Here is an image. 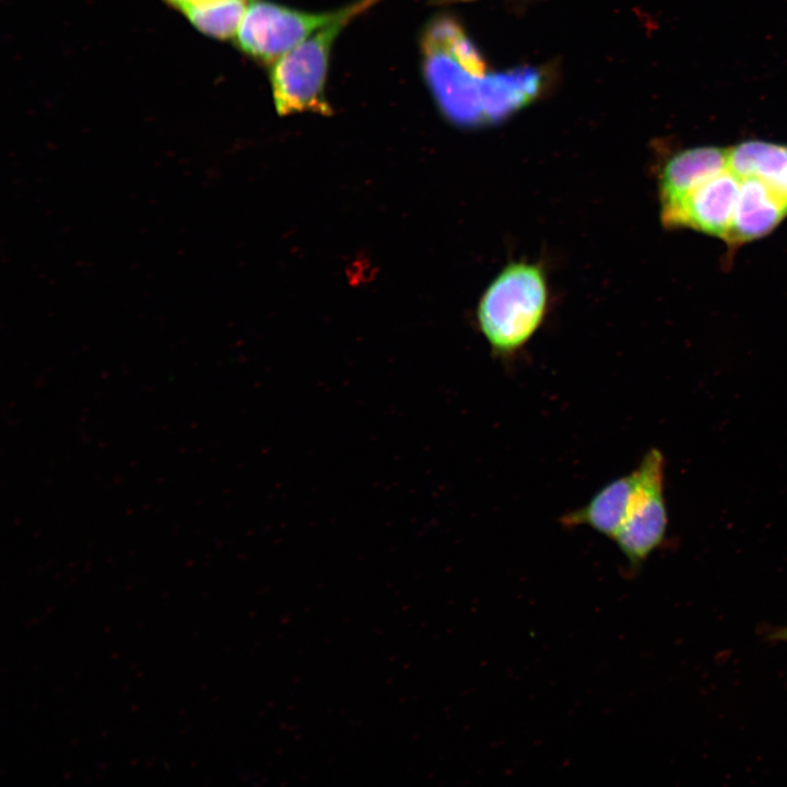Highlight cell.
<instances>
[{
	"instance_id": "11",
	"label": "cell",
	"mask_w": 787,
	"mask_h": 787,
	"mask_svg": "<svg viewBox=\"0 0 787 787\" xmlns=\"http://www.w3.org/2000/svg\"><path fill=\"white\" fill-rule=\"evenodd\" d=\"M729 168L755 177L787 200V144L747 140L729 146Z\"/></svg>"
},
{
	"instance_id": "5",
	"label": "cell",
	"mask_w": 787,
	"mask_h": 787,
	"mask_svg": "<svg viewBox=\"0 0 787 787\" xmlns=\"http://www.w3.org/2000/svg\"><path fill=\"white\" fill-rule=\"evenodd\" d=\"M337 13L338 10L306 12L267 0H250L234 39L244 54L272 64Z\"/></svg>"
},
{
	"instance_id": "3",
	"label": "cell",
	"mask_w": 787,
	"mask_h": 787,
	"mask_svg": "<svg viewBox=\"0 0 787 787\" xmlns=\"http://www.w3.org/2000/svg\"><path fill=\"white\" fill-rule=\"evenodd\" d=\"M378 1L357 0L339 9L332 21L271 64L272 95L280 115L331 113L325 97V82L332 45L351 20Z\"/></svg>"
},
{
	"instance_id": "13",
	"label": "cell",
	"mask_w": 787,
	"mask_h": 787,
	"mask_svg": "<svg viewBox=\"0 0 787 787\" xmlns=\"http://www.w3.org/2000/svg\"><path fill=\"white\" fill-rule=\"evenodd\" d=\"M173 9L180 11L181 13L200 5L211 3L215 0H163Z\"/></svg>"
},
{
	"instance_id": "9",
	"label": "cell",
	"mask_w": 787,
	"mask_h": 787,
	"mask_svg": "<svg viewBox=\"0 0 787 787\" xmlns=\"http://www.w3.org/2000/svg\"><path fill=\"white\" fill-rule=\"evenodd\" d=\"M634 486V471L614 479L585 505L563 515L561 524L566 527L587 526L613 539L625 519Z\"/></svg>"
},
{
	"instance_id": "1",
	"label": "cell",
	"mask_w": 787,
	"mask_h": 787,
	"mask_svg": "<svg viewBox=\"0 0 787 787\" xmlns=\"http://www.w3.org/2000/svg\"><path fill=\"white\" fill-rule=\"evenodd\" d=\"M421 54L424 78L446 118L461 127L483 125L485 63L456 21L432 20L422 33Z\"/></svg>"
},
{
	"instance_id": "2",
	"label": "cell",
	"mask_w": 787,
	"mask_h": 787,
	"mask_svg": "<svg viewBox=\"0 0 787 787\" xmlns=\"http://www.w3.org/2000/svg\"><path fill=\"white\" fill-rule=\"evenodd\" d=\"M549 307V285L538 263H508L483 292L477 324L498 356L514 355L541 327Z\"/></svg>"
},
{
	"instance_id": "4",
	"label": "cell",
	"mask_w": 787,
	"mask_h": 787,
	"mask_svg": "<svg viewBox=\"0 0 787 787\" xmlns=\"http://www.w3.org/2000/svg\"><path fill=\"white\" fill-rule=\"evenodd\" d=\"M625 519L612 539L632 568L639 567L662 542L668 524L663 496L665 459L650 449L636 469Z\"/></svg>"
},
{
	"instance_id": "12",
	"label": "cell",
	"mask_w": 787,
	"mask_h": 787,
	"mask_svg": "<svg viewBox=\"0 0 787 787\" xmlns=\"http://www.w3.org/2000/svg\"><path fill=\"white\" fill-rule=\"evenodd\" d=\"M250 0H215L183 14L203 35L215 39L234 38Z\"/></svg>"
},
{
	"instance_id": "8",
	"label": "cell",
	"mask_w": 787,
	"mask_h": 787,
	"mask_svg": "<svg viewBox=\"0 0 787 787\" xmlns=\"http://www.w3.org/2000/svg\"><path fill=\"white\" fill-rule=\"evenodd\" d=\"M787 216V200L755 177H740L731 223L725 238L729 249L759 239Z\"/></svg>"
},
{
	"instance_id": "7",
	"label": "cell",
	"mask_w": 787,
	"mask_h": 787,
	"mask_svg": "<svg viewBox=\"0 0 787 787\" xmlns=\"http://www.w3.org/2000/svg\"><path fill=\"white\" fill-rule=\"evenodd\" d=\"M729 166V146L701 145L667 157L657 174L660 213L677 205L703 181Z\"/></svg>"
},
{
	"instance_id": "14",
	"label": "cell",
	"mask_w": 787,
	"mask_h": 787,
	"mask_svg": "<svg viewBox=\"0 0 787 787\" xmlns=\"http://www.w3.org/2000/svg\"><path fill=\"white\" fill-rule=\"evenodd\" d=\"M438 1H441V0H438ZM444 1H446V0H444Z\"/></svg>"
},
{
	"instance_id": "10",
	"label": "cell",
	"mask_w": 787,
	"mask_h": 787,
	"mask_svg": "<svg viewBox=\"0 0 787 787\" xmlns=\"http://www.w3.org/2000/svg\"><path fill=\"white\" fill-rule=\"evenodd\" d=\"M540 84V73L530 68L485 74L481 81L484 124L497 122L531 102Z\"/></svg>"
},
{
	"instance_id": "6",
	"label": "cell",
	"mask_w": 787,
	"mask_h": 787,
	"mask_svg": "<svg viewBox=\"0 0 787 787\" xmlns=\"http://www.w3.org/2000/svg\"><path fill=\"white\" fill-rule=\"evenodd\" d=\"M739 188L740 177L728 166L661 212L660 221L666 228H690L725 240Z\"/></svg>"
}]
</instances>
